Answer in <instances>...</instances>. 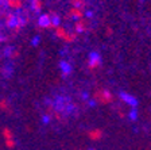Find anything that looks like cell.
<instances>
[{
    "label": "cell",
    "instance_id": "e0dca14e",
    "mask_svg": "<svg viewBox=\"0 0 151 150\" xmlns=\"http://www.w3.org/2000/svg\"><path fill=\"white\" fill-rule=\"evenodd\" d=\"M4 39H6V38H4L3 35H1V30H0V42H3Z\"/></svg>",
    "mask_w": 151,
    "mask_h": 150
},
{
    "label": "cell",
    "instance_id": "6da1fadb",
    "mask_svg": "<svg viewBox=\"0 0 151 150\" xmlns=\"http://www.w3.org/2000/svg\"><path fill=\"white\" fill-rule=\"evenodd\" d=\"M93 100L97 101L99 104H103V106H107V104L113 103L115 100V96L111 93L108 89H104V88H100L97 91H94L93 93Z\"/></svg>",
    "mask_w": 151,
    "mask_h": 150
},
{
    "label": "cell",
    "instance_id": "5b68a950",
    "mask_svg": "<svg viewBox=\"0 0 151 150\" xmlns=\"http://www.w3.org/2000/svg\"><path fill=\"white\" fill-rule=\"evenodd\" d=\"M101 65V58L99 54L96 53H92L91 57H89V61H88V69L91 72H94L96 69H99Z\"/></svg>",
    "mask_w": 151,
    "mask_h": 150
},
{
    "label": "cell",
    "instance_id": "4fadbf2b",
    "mask_svg": "<svg viewBox=\"0 0 151 150\" xmlns=\"http://www.w3.org/2000/svg\"><path fill=\"white\" fill-rule=\"evenodd\" d=\"M31 9L34 12H39L42 9V1L41 0H31Z\"/></svg>",
    "mask_w": 151,
    "mask_h": 150
},
{
    "label": "cell",
    "instance_id": "3957f363",
    "mask_svg": "<svg viewBox=\"0 0 151 150\" xmlns=\"http://www.w3.org/2000/svg\"><path fill=\"white\" fill-rule=\"evenodd\" d=\"M38 25L42 28H55L53 25V16L50 14H45V15H41L39 19H38Z\"/></svg>",
    "mask_w": 151,
    "mask_h": 150
},
{
    "label": "cell",
    "instance_id": "52a82bcc",
    "mask_svg": "<svg viewBox=\"0 0 151 150\" xmlns=\"http://www.w3.org/2000/svg\"><path fill=\"white\" fill-rule=\"evenodd\" d=\"M69 16L72 19H74V20H81V19H84V9L72 7L69 9Z\"/></svg>",
    "mask_w": 151,
    "mask_h": 150
},
{
    "label": "cell",
    "instance_id": "5bb4252c",
    "mask_svg": "<svg viewBox=\"0 0 151 150\" xmlns=\"http://www.w3.org/2000/svg\"><path fill=\"white\" fill-rule=\"evenodd\" d=\"M70 3H72V7H76V8H81L84 9L85 8V0H70Z\"/></svg>",
    "mask_w": 151,
    "mask_h": 150
},
{
    "label": "cell",
    "instance_id": "7c38bea8",
    "mask_svg": "<svg viewBox=\"0 0 151 150\" xmlns=\"http://www.w3.org/2000/svg\"><path fill=\"white\" fill-rule=\"evenodd\" d=\"M120 97H122V100H124L126 103L131 104V106H135L136 104V100L134 99V97L131 96V95H127V93H122L120 95Z\"/></svg>",
    "mask_w": 151,
    "mask_h": 150
},
{
    "label": "cell",
    "instance_id": "ba28073f",
    "mask_svg": "<svg viewBox=\"0 0 151 150\" xmlns=\"http://www.w3.org/2000/svg\"><path fill=\"white\" fill-rule=\"evenodd\" d=\"M104 133L101 128H92L88 131V138L92 139V141H100L101 138H103Z\"/></svg>",
    "mask_w": 151,
    "mask_h": 150
},
{
    "label": "cell",
    "instance_id": "9c48e42d",
    "mask_svg": "<svg viewBox=\"0 0 151 150\" xmlns=\"http://www.w3.org/2000/svg\"><path fill=\"white\" fill-rule=\"evenodd\" d=\"M86 30H88V23H86V20H84V19H81V20H76V23H74V31L77 33V34L85 33Z\"/></svg>",
    "mask_w": 151,
    "mask_h": 150
},
{
    "label": "cell",
    "instance_id": "30bf717a",
    "mask_svg": "<svg viewBox=\"0 0 151 150\" xmlns=\"http://www.w3.org/2000/svg\"><path fill=\"white\" fill-rule=\"evenodd\" d=\"M0 109L3 111V112H9V109H11V103H9V100L3 97V99H0Z\"/></svg>",
    "mask_w": 151,
    "mask_h": 150
},
{
    "label": "cell",
    "instance_id": "7a4b0ae2",
    "mask_svg": "<svg viewBox=\"0 0 151 150\" xmlns=\"http://www.w3.org/2000/svg\"><path fill=\"white\" fill-rule=\"evenodd\" d=\"M54 34H55L57 38H60V39H62L63 42H68V43L74 42L76 38H77V33L69 31V30H66V28L62 27V26H58V27L54 30Z\"/></svg>",
    "mask_w": 151,
    "mask_h": 150
},
{
    "label": "cell",
    "instance_id": "2e32d148",
    "mask_svg": "<svg viewBox=\"0 0 151 150\" xmlns=\"http://www.w3.org/2000/svg\"><path fill=\"white\" fill-rule=\"evenodd\" d=\"M15 146H16L15 139H7L6 141V147H8V149H14Z\"/></svg>",
    "mask_w": 151,
    "mask_h": 150
},
{
    "label": "cell",
    "instance_id": "8992f818",
    "mask_svg": "<svg viewBox=\"0 0 151 150\" xmlns=\"http://www.w3.org/2000/svg\"><path fill=\"white\" fill-rule=\"evenodd\" d=\"M4 3H6V7L15 11H20L23 7V0H4Z\"/></svg>",
    "mask_w": 151,
    "mask_h": 150
},
{
    "label": "cell",
    "instance_id": "8fae6325",
    "mask_svg": "<svg viewBox=\"0 0 151 150\" xmlns=\"http://www.w3.org/2000/svg\"><path fill=\"white\" fill-rule=\"evenodd\" d=\"M1 135H3L4 141H7V139H14V133L9 127H4L3 131H1Z\"/></svg>",
    "mask_w": 151,
    "mask_h": 150
},
{
    "label": "cell",
    "instance_id": "277c9868",
    "mask_svg": "<svg viewBox=\"0 0 151 150\" xmlns=\"http://www.w3.org/2000/svg\"><path fill=\"white\" fill-rule=\"evenodd\" d=\"M1 18H3V20H4V25L8 28H14L16 26V20H18V15H16V14L7 12L6 11V12L1 15Z\"/></svg>",
    "mask_w": 151,
    "mask_h": 150
},
{
    "label": "cell",
    "instance_id": "9a60e30c",
    "mask_svg": "<svg viewBox=\"0 0 151 150\" xmlns=\"http://www.w3.org/2000/svg\"><path fill=\"white\" fill-rule=\"evenodd\" d=\"M7 51H8V54H7V56H8L11 59H16L19 57V54H20L16 49H8Z\"/></svg>",
    "mask_w": 151,
    "mask_h": 150
}]
</instances>
